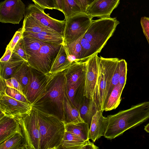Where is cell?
<instances>
[{"mask_svg":"<svg viewBox=\"0 0 149 149\" xmlns=\"http://www.w3.org/2000/svg\"><path fill=\"white\" fill-rule=\"evenodd\" d=\"M119 65V84L124 88L126 83L127 72V63L124 59L120 60Z\"/></svg>","mask_w":149,"mask_h":149,"instance_id":"obj_34","label":"cell"},{"mask_svg":"<svg viewBox=\"0 0 149 149\" xmlns=\"http://www.w3.org/2000/svg\"><path fill=\"white\" fill-rule=\"evenodd\" d=\"M4 80L7 87L15 88L24 94L21 84L15 78L12 77Z\"/></svg>","mask_w":149,"mask_h":149,"instance_id":"obj_39","label":"cell"},{"mask_svg":"<svg viewBox=\"0 0 149 149\" xmlns=\"http://www.w3.org/2000/svg\"><path fill=\"white\" fill-rule=\"evenodd\" d=\"M30 67V79L24 93L29 103L32 104L45 92L56 74H46Z\"/></svg>","mask_w":149,"mask_h":149,"instance_id":"obj_9","label":"cell"},{"mask_svg":"<svg viewBox=\"0 0 149 149\" xmlns=\"http://www.w3.org/2000/svg\"><path fill=\"white\" fill-rule=\"evenodd\" d=\"M64 111L65 125L84 122L80 116L78 110L69 99L66 91L64 101Z\"/></svg>","mask_w":149,"mask_h":149,"instance_id":"obj_21","label":"cell"},{"mask_svg":"<svg viewBox=\"0 0 149 149\" xmlns=\"http://www.w3.org/2000/svg\"><path fill=\"white\" fill-rule=\"evenodd\" d=\"M82 37L70 44H64L69 59L72 62L81 61L82 53V47L81 42Z\"/></svg>","mask_w":149,"mask_h":149,"instance_id":"obj_31","label":"cell"},{"mask_svg":"<svg viewBox=\"0 0 149 149\" xmlns=\"http://www.w3.org/2000/svg\"><path fill=\"white\" fill-rule=\"evenodd\" d=\"M44 9L35 3L29 4L26 7L25 14L31 15L42 24L63 36L65 20L54 19L46 14Z\"/></svg>","mask_w":149,"mask_h":149,"instance_id":"obj_12","label":"cell"},{"mask_svg":"<svg viewBox=\"0 0 149 149\" xmlns=\"http://www.w3.org/2000/svg\"><path fill=\"white\" fill-rule=\"evenodd\" d=\"M72 62L69 59L63 44L53 60L49 74H55L65 70Z\"/></svg>","mask_w":149,"mask_h":149,"instance_id":"obj_20","label":"cell"},{"mask_svg":"<svg viewBox=\"0 0 149 149\" xmlns=\"http://www.w3.org/2000/svg\"><path fill=\"white\" fill-rule=\"evenodd\" d=\"M102 111L97 110L93 116L89 128L88 138L93 142L104 136L107 127V118L102 115Z\"/></svg>","mask_w":149,"mask_h":149,"instance_id":"obj_17","label":"cell"},{"mask_svg":"<svg viewBox=\"0 0 149 149\" xmlns=\"http://www.w3.org/2000/svg\"><path fill=\"white\" fill-rule=\"evenodd\" d=\"M12 54L13 51L10 49L6 48L5 53L0 59V62L8 61L11 58Z\"/></svg>","mask_w":149,"mask_h":149,"instance_id":"obj_40","label":"cell"},{"mask_svg":"<svg viewBox=\"0 0 149 149\" xmlns=\"http://www.w3.org/2000/svg\"><path fill=\"white\" fill-rule=\"evenodd\" d=\"M23 35L36 38L43 42L62 45L63 43V36L56 32L43 31L38 33L23 32Z\"/></svg>","mask_w":149,"mask_h":149,"instance_id":"obj_22","label":"cell"},{"mask_svg":"<svg viewBox=\"0 0 149 149\" xmlns=\"http://www.w3.org/2000/svg\"><path fill=\"white\" fill-rule=\"evenodd\" d=\"M0 95L4 94L7 87L4 79L0 77Z\"/></svg>","mask_w":149,"mask_h":149,"instance_id":"obj_42","label":"cell"},{"mask_svg":"<svg viewBox=\"0 0 149 149\" xmlns=\"http://www.w3.org/2000/svg\"><path fill=\"white\" fill-rule=\"evenodd\" d=\"M31 74V67L28 63L25 61L12 77L16 79L20 84L23 93L29 83Z\"/></svg>","mask_w":149,"mask_h":149,"instance_id":"obj_26","label":"cell"},{"mask_svg":"<svg viewBox=\"0 0 149 149\" xmlns=\"http://www.w3.org/2000/svg\"><path fill=\"white\" fill-rule=\"evenodd\" d=\"M6 93L9 96L17 100L30 103L24 94L15 88L7 86Z\"/></svg>","mask_w":149,"mask_h":149,"instance_id":"obj_35","label":"cell"},{"mask_svg":"<svg viewBox=\"0 0 149 149\" xmlns=\"http://www.w3.org/2000/svg\"><path fill=\"white\" fill-rule=\"evenodd\" d=\"M99 148L91 142L89 139L85 141L84 143L80 146L79 149H98Z\"/></svg>","mask_w":149,"mask_h":149,"instance_id":"obj_41","label":"cell"},{"mask_svg":"<svg viewBox=\"0 0 149 149\" xmlns=\"http://www.w3.org/2000/svg\"><path fill=\"white\" fill-rule=\"evenodd\" d=\"M22 28L23 32L38 33L43 31L56 32L44 26L32 16L25 14Z\"/></svg>","mask_w":149,"mask_h":149,"instance_id":"obj_24","label":"cell"},{"mask_svg":"<svg viewBox=\"0 0 149 149\" xmlns=\"http://www.w3.org/2000/svg\"><path fill=\"white\" fill-rule=\"evenodd\" d=\"M86 72L73 85L67 86L66 91L72 103L78 109L84 101Z\"/></svg>","mask_w":149,"mask_h":149,"instance_id":"obj_16","label":"cell"},{"mask_svg":"<svg viewBox=\"0 0 149 149\" xmlns=\"http://www.w3.org/2000/svg\"><path fill=\"white\" fill-rule=\"evenodd\" d=\"M79 4L82 12L85 13V11L88 6L87 0H77Z\"/></svg>","mask_w":149,"mask_h":149,"instance_id":"obj_43","label":"cell"},{"mask_svg":"<svg viewBox=\"0 0 149 149\" xmlns=\"http://www.w3.org/2000/svg\"><path fill=\"white\" fill-rule=\"evenodd\" d=\"M86 61H74L64 70L67 86L73 85L86 72Z\"/></svg>","mask_w":149,"mask_h":149,"instance_id":"obj_18","label":"cell"},{"mask_svg":"<svg viewBox=\"0 0 149 149\" xmlns=\"http://www.w3.org/2000/svg\"><path fill=\"white\" fill-rule=\"evenodd\" d=\"M144 130L146 132L149 133V123L144 126Z\"/></svg>","mask_w":149,"mask_h":149,"instance_id":"obj_45","label":"cell"},{"mask_svg":"<svg viewBox=\"0 0 149 149\" xmlns=\"http://www.w3.org/2000/svg\"><path fill=\"white\" fill-rule=\"evenodd\" d=\"M97 54L86 60L84 95L94 101L98 82L99 57Z\"/></svg>","mask_w":149,"mask_h":149,"instance_id":"obj_13","label":"cell"},{"mask_svg":"<svg viewBox=\"0 0 149 149\" xmlns=\"http://www.w3.org/2000/svg\"><path fill=\"white\" fill-rule=\"evenodd\" d=\"M0 149H28L22 131L0 144Z\"/></svg>","mask_w":149,"mask_h":149,"instance_id":"obj_25","label":"cell"},{"mask_svg":"<svg viewBox=\"0 0 149 149\" xmlns=\"http://www.w3.org/2000/svg\"><path fill=\"white\" fill-rule=\"evenodd\" d=\"M120 0H97L88 5L85 13L91 18L110 17L113 10L120 3Z\"/></svg>","mask_w":149,"mask_h":149,"instance_id":"obj_14","label":"cell"},{"mask_svg":"<svg viewBox=\"0 0 149 149\" xmlns=\"http://www.w3.org/2000/svg\"><path fill=\"white\" fill-rule=\"evenodd\" d=\"M0 97V113L4 115L21 118L32 109L31 104L17 100L8 95L6 92Z\"/></svg>","mask_w":149,"mask_h":149,"instance_id":"obj_11","label":"cell"},{"mask_svg":"<svg viewBox=\"0 0 149 149\" xmlns=\"http://www.w3.org/2000/svg\"><path fill=\"white\" fill-rule=\"evenodd\" d=\"M0 144L17 132H22L20 124L15 118L0 113Z\"/></svg>","mask_w":149,"mask_h":149,"instance_id":"obj_15","label":"cell"},{"mask_svg":"<svg viewBox=\"0 0 149 149\" xmlns=\"http://www.w3.org/2000/svg\"><path fill=\"white\" fill-rule=\"evenodd\" d=\"M88 6L97 0H87Z\"/></svg>","mask_w":149,"mask_h":149,"instance_id":"obj_46","label":"cell"},{"mask_svg":"<svg viewBox=\"0 0 149 149\" xmlns=\"http://www.w3.org/2000/svg\"><path fill=\"white\" fill-rule=\"evenodd\" d=\"M62 45L45 42L36 54L29 59L27 63L39 71L46 74H49L53 60Z\"/></svg>","mask_w":149,"mask_h":149,"instance_id":"obj_8","label":"cell"},{"mask_svg":"<svg viewBox=\"0 0 149 149\" xmlns=\"http://www.w3.org/2000/svg\"><path fill=\"white\" fill-rule=\"evenodd\" d=\"M23 36V31L22 27L17 31L14 35L6 48H9L12 51L15 46Z\"/></svg>","mask_w":149,"mask_h":149,"instance_id":"obj_37","label":"cell"},{"mask_svg":"<svg viewBox=\"0 0 149 149\" xmlns=\"http://www.w3.org/2000/svg\"><path fill=\"white\" fill-rule=\"evenodd\" d=\"M23 38L29 60L36 54L41 46L45 43L36 38L28 36L23 35Z\"/></svg>","mask_w":149,"mask_h":149,"instance_id":"obj_28","label":"cell"},{"mask_svg":"<svg viewBox=\"0 0 149 149\" xmlns=\"http://www.w3.org/2000/svg\"><path fill=\"white\" fill-rule=\"evenodd\" d=\"M13 54L21 58L27 62H28L29 58L25 50L23 36L15 46L13 50Z\"/></svg>","mask_w":149,"mask_h":149,"instance_id":"obj_33","label":"cell"},{"mask_svg":"<svg viewBox=\"0 0 149 149\" xmlns=\"http://www.w3.org/2000/svg\"><path fill=\"white\" fill-rule=\"evenodd\" d=\"M86 141L81 137L66 131L61 148L79 149Z\"/></svg>","mask_w":149,"mask_h":149,"instance_id":"obj_30","label":"cell"},{"mask_svg":"<svg viewBox=\"0 0 149 149\" xmlns=\"http://www.w3.org/2000/svg\"><path fill=\"white\" fill-rule=\"evenodd\" d=\"M82 119L90 127L93 116L97 110H99L95 102L92 100L86 97L78 109Z\"/></svg>","mask_w":149,"mask_h":149,"instance_id":"obj_23","label":"cell"},{"mask_svg":"<svg viewBox=\"0 0 149 149\" xmlns=\"http://www.w3.org/2000/svg\"><path fill=\"white\" fill-rule=\"evenodd\" d=\"M66 131L78 136L85 140L88 138L89 127L87 123L84 122L65 125Z\"/></svg>","mask_w":149,"mask_h":149,"instance_id":"obj_29","label":"cell"},{"mask_svg":"<svg viewBox=\"0 0 149 149\" xmlns=\"http://www.w3.org/2000/svg\"><path fill=\"white\" fill-rule=\"evenodd\" d=\"M18 120L28 149H40V124L36 109H32L23 117L16 118Z\"/></svg>","mask_w":149,"mask_h":149,"instance_id":"obj_7","label":"cell"},{"mask_svg":"<svg viewBox=\"0 0 149 149\" xmlns=\"http://www.w3.org/2000/svg\"><path fill=\"white\" fill-rule=\"evenodd\" d=\"M63 34L64 45L71 43L82 37L93 20L85 13L81 12L65 18Z\"/></svg>","mask_w":149,"mask_h":149,"instance_id":"obj_6","label":"cell"},{"mask_svg":"<svg viewBox=\"0 0 149 149\" xmlns=\"http://www.w3.org/2000/svg\"><path fill=\"white\" fill-rule=\"evenodd\" d=\"M56 6V10L62 12L63 6V0H54Z\"/></svg>","mask_w":149,"mask_h":149,"instance_id":"obj_44","label":"cell"},{"mask_svg":"<svg viewBox=\"0 0 149 149\" xmlns=\"http://www.w3.org/2000/svg\"><path fill=\"white\" fill-rule=\"evenodd\" d=\"M119 60L117 58L99 57L98 82L95 101L100 110L103 109L106 103L107 93Z\"/></svg>","mask_w":149,"mask_h":149,"instance_id":"obj_5","label":"cell"},{"mask_svg":"<svg viewBox=\"0 0 149 149\" xmlns=\"http://www.w3.org/2000/svg\"><path fill=\"white\" fill-rule=\"evenodd\" d=\"M24 61L21 58L13 54L8 61L0 62V77L4 79L12 77Z\"/></svg>","mask_w":149,"mask_h":149,"instance_id":"obj_19","label":"cell"},{"mask_svg":"<svg viewBox=\"0 0 149 149\" xmlns=\"http://www.w3.org/2000/svg\"><path fill=\"white\" fill-rule=\"evenodd\" d=\"M26 7L22 0H4L0 3V22L3 23L19 24Z\"/></svg>","mask_w":149,"mask_h":149,"instance_id":"obj_10","label":"cell"},{"mask_svg":"<svg viewBox=\"0 0 149 149\" xmlns=\"http://www.w3.org/2000/svg\"><path fill=\"white\" fill-rule=\"evenodd\" d=\"M36 109L40 124V149L61 148L66 131L64 122L55 115Z\"/></svg>","mask_w":149,"mask_h":149,"instance_id":"obj_4","label":"cell"},{"mask_svg":"<svg viewBox=\"0 0 149 149\" xmlns=\"http://www.w3.org/2000/svg\"><path fill=\"white\" fill-rule=\"evenodd\" d=\"M119 23L116 17H111L93 20L81 39L82 53L81 61H86L100 52Z\"/></svg>","mask_w":149,"mask_h":149,"instance_id":"obj_1","label":"cell"},{"mask_svg":"<svg viewBox=\"0 0 149 149\" xmlns=\"http://www.w3.org/2000/svg\"><path fill=\"white\" fill-rule=\"evenodd\" d=\"M62 12L65 18L83 12L77 0H63Z\"/></svg>","mask_w":149,"mask_h":149,"instance_id":"obj_32","label":"cell"},{"mask_svg":"<svg viewBox=\"0 0 149 149\" xmlns=\"http://www.w3.org/2000/svg\"><path fill=\"white\" fill-rule=\"evenodd\" d=\"M34 3L45 9H56L54 0H32Z\"/></svg>","mask_w":149,"mask_h":149,"instance_id":"obj_36","label":"cell"},{"mask_svg":"<svg viewBox=\"0 0 149 149\" xmlns=\"http://www.w3.org/2000/svg\"><path fill=\"white\" fill-rule=\"evenodd\" d=\"M140 23L144 34L149 44V17H142Z\"/></svg>","mask_w":149,"mask_h":149,"instance_id":"obj_38","label":"cell"},{"mask_svg":"<svg viewBox=\"0 0 149 149\" xmlns=\"http://www.w3.org/2000/svg\"><path fill=\"white\" fill-rule=\"evenodd\" d=\"M66 91L64 70L56 74L45 92L32 104V108L57 117L65 122L64 101Z\"/></svg>","mask_w":149,"mask_h":149,"instance_id":"obj_3","label":"cell"},{"mask_svg":"<svg viewBox=\"0 0 149 149\" xmlns=\"http://www.w3.org/2000/svg\"><path fill=\"white\" fill-rule=\"evenodd\" d=\"M124 88L119 84L114 87L105 104L103 111H110L118 107L121 100V96Z\"/></svg>","mask_w":149,"mask_h":149,"instance_id":"obj_27","label":"cell"},{"mask_svg":"<svg viewBox=\"0 0 149 149\" xmlns=\"http://www.w3.org/2000/svg\"><path fill=\"white\" fill-rule=\"evenodd\" d=\"M107 118L108 125L104 136L111 140L149 119V101L132 106L129 109L109 115Z\"/></svg>","mask_w":149,"mask_h":149,"instance_id":"obj_2","label":"cell"}]
</instances>
